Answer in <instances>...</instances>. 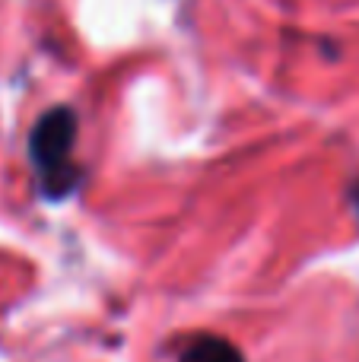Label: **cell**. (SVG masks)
I'll return each mask as SVG.
<instances>
[{"label":"cell","mask_w":359,"mask_h":362,"mask_svg":"<svg viewBox=\"0 0 359 362\" xmlns=\"http://www.w3.org/2000/svg\"><path fill=\"white\" fill-rule=\"evenodd\" d=\"M73 144H76V115L70 108H51L32 127L29 156L45 197L61 200L80 185V169L70 159L73 156Z\"/></svg>","instance_id":"1"},{"label":"cell","mask_w":359,"mask_h":362,"mask_svg":"<svg viewBox=\"0 0 359 362\" xmlns=\"http://www.w3.org/2000/svg\"><path fill=\"white\" fill-rule=\"evenodd\" d=\"M178 362H245V356L223 337H201L182 353Z\"/></svg>","instance_id":"2"}]
</instances>
